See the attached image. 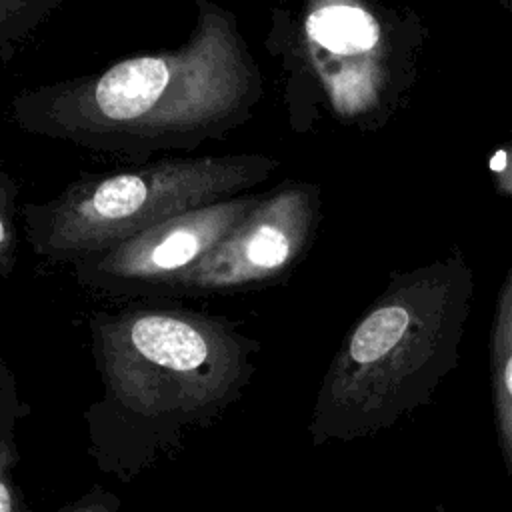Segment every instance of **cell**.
I'll use <instances>...</instances> for the list:
<instances>
[{"mask_svg":"<svg viewBox=\"0 0 512 512\" xmlns=\"http://www.w3.org/2000/svg\"><path fill=\"white\" fill-rule=\"evenodd\" d=\"M258 196L238 194L172 216L104 252L72 262L76 278L110 292L178 288Z\"/></svg>","mask_w":512,"mask_h":512,"instance_id":"obj_6","label":"cell"},{"mask_svg":"<svg viewBox=\"0 0 512 512\" xmlns=\"http://www.w3.org/2000/svg\"><path fill=\"white\" fill-rule=\"evenodd\" d=\"M308 40L332 54H358L374 48L380 28L362 6L330 2L316 6L304 20Z\"/></svg>","mask_w":512,"mask_h":512,"instance_id":"obj_8","label":"cell"},{"mask_svg":"<svg viewBox=\"0 0 512 512\" xmlns=\"http://www.w3.org/2000/svg\"><path fill=\"white\" fill-rule=\"evenodd\" d=\"M20 182L0 164V276L6 278L16 266L18 236H16V200Z\"/></svg>","mask_w":512,"mask_h":512,"instance_id":"obj_10","label":"cell"},{"mask_svg":"<svg viewBox=\"0 0 512 512\" xmlns=\"http://www.w3.org/2000/svg\"><path fill=\"white\" fill-rule=\"evenodd\" d=\"M276 166L270 156L242 152L86 174L46 202L24 204L26 240L36 256L72 264L186 210L244 194Z\"/></svg>","mask_w":512,"mask_h":512,"instance_id":"obj_3","label":"cell"},{"mask_svg":"<svg viewBox=\"0 0 512 512\" xmlns=\"http://www.w3.org/2000/svg\"><path fill=\"white\" fill-rule=\"evenodd\" d=\"M196 6L182 46L26 88L10 102L12 122L36 136L140 160L158 150H194L248 122L264 96L262 72L236 14L208 0Z\"/></svg>","mask_w":512,"mask_h":512,"instance_id":"obj_1","label":"cell"},{"mask_svg":"<svg viewBox=\"0 0 512 512\" xmlns=\"http://www.w3.org/2000/svg\"><path fill=\"white\" fill-rule=\"evenodd\" d=\"M320 196L308 182H284L258 202L178 286L186 292L234 290L280 278L308 250Z\"/></svg>","mask_w":512,"mask_h":512,"instance_id":"obj_5","label":"cell"},{"mask_svg":"<svg viewBox=\"0 0 512 512\" xmlns=\"http://www.w3.org/2000/svg\"><path fill=\"white\" fill-rule=\"evenodd\" d=\"M474 280L454 254L398 274L336 352L314 410L316 442L390 430L456 368Z\"/></svg>","mask_w":512,"mask_h":512,"instance_id":"obj_2","label":"cell"},{"mask_svg":"<svg viewBox=\"0 0 512 512\" xmlns=\"http://www.w3.org/2000/svg\"><path fill=\"white\" fill-rule=\"evenodd\" d=\"M500 2H504V4H506L510 10H512V0H500Z\"/></svg>","mask_w":512,"mask_h":512,"instance_id":"obj_13","label":"cell"},{"mask_svg":"<svg viewBox=\"0 0 512 512\" xmlns=\"http://www.w3.org/2000/svg\"><path fill=\"white\" fill-rule=\"evenodd\" d=\"M96 340L112 390L140 414H188L220 400L244 358L228 326L182 310L104 316Z\"/></svg>","mask_w":512,"mask_h":512,"instance_id":"obj_4","label":"cell"},{"mask_svg":"<svg viewBox=\"0 0 512 512\" xmlns=\"http://www.w3.org/2000/svg\"><path fill=\"white\" fill-rule=\"evenodd\" d=\"M66 0H0V60L14 52L38 30Z\"/></svg>","mask_w":512,"mask_h":512,"instance_id":"obj_9","label":"cell"},{"mask_svg":"<svg viewBox=\"0 0 512 512\" xmlns=\"http://www.w3.org/2000/svg\"><path fill=\"white\" fill-rule=\"evenodd\" d=\"M70 512H110V510L100 506V504H94V506H84V508H76V510H70Z\"/></svg>","mask_w":512,"mask_h":512,"instance_id":"obj_12","label":"cell"},{"mask_svg":"<svg viewBox=\"0 0 512 512\" xmlns=\"http://www.w3.org/2000/svg\"><path fill=\"white\" fill-rule=\"evenodd\" d=\"M12 508H14L12 488L6 480V476L0 472V512H12Z\"/></svg>","mask_w":512,"mask_h":512,"instance_id":"obj_11","label":"cell"},{"mask_svg":"<svg viewBox=\"0 0 512 512\" xmlns=\"http://www.w3.org/2000/svg\"><path fill=\"white\" fill-rule=\"evenodd\" d=\"M490 384L496 442L512 478V266L500 286L490 332Z\"/></svg>","mask_w":512,"mask_h":512,"instance_id":"obj_7","label":"cell"}]
</instances>
